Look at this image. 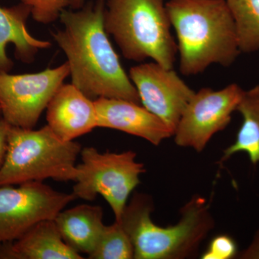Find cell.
Listing matches in <instances>:
<instances>
[{
    "mask_svg": "<svg viewBox=\"0 0 259 259\" xmlns=\"http://www.w3.org/2000/svg\"><path fill=\"white\" fill-rule=\"evenodd\" d=\"M105 0L76 11L64 10V28L52 37L67 58L71 83L93 100L122 99L141 105L139 93L121 64L104 25Z\"/></svg>",
    "mask_w": 259,
    "mask_h": 259,
    "instance_id": "obj_1",
    "label": "cell"
},
{
    "mask_svg": "<svg viewBox=\"0 0 259 259\" xmlns=\"http://www.w3.org/2000/svg\"><path fill=\"white\" fill-rule=\"evenodd\" d=\"M166 7L182 74L194 76L210 65L228 67L235 62L241 51L226 0H168Z\"/></svg>",
    "mask_w": 259,
    "mask_h": 259,
    "instance_id": "obj_2",
    "label": "cell"
},
{
    "mask_svg": "<svg viewBox=\"0 0 259 259\" xmlns=\"http://www.w3.org/2000/svg\"><path fill=\"white\" fill-rule=\"evenodd\" d=\"M152 199L146 194H134L120 221L134 246L136 259L192 258L214 228L207 201L195 195L181 209L175 226L162 227L151 218Z\"/></svg>",
    "mask_w": 259,
    "mask_h": 259,
    "instance_id": "obj_3",
    "label": "cell"
},
{
    "mask_svg": "<svg viewBox=\"0 0 259 259\" xmlns=\"http://www.w3.org/2000/svg\"><path fill=\"white\" fill-rule=\"evenodd\" d=\"M104 25L127 60L174 69L178 48L164 0H107Z\"/></svg>",
    "mask_w": 259,
    "mask_h": 259,
    "instance_id": "obj_4",
    "label": "cell"
},
{
    "mask_svg": "<svg viewBox=\"0 0 259 259\" xmlns=\"http://www.w3.org/2000/svg\"><path fill=\"white\" fill-rule=\"evenodd\" d=\"M81 144L59 139L49 125L39 130L10 126L8 148L0 168V186L52 179L76 182Z\"/></svg>",
    "mask_w": 259,
    "mask_h": 259,
    "instance_id": "obj_5",
    "label": "cell"
},
{
    "mask_svg": "<svg viewBox=\"0 0 259 259\" xmlns=\"http://www.w3.org/2000/svg\"><path fill=\"white\" fill-rule=\"evenodd\" d=\"M77 165L79 175L72 193L76 199L93 201L98 194L111 207L115 221H119L127 199L141 182L146 171L144 163L136 161V152L101 153L94 147H85Z\"/></svg>",
    "mask_w": 259,
    "mask_h": 259,
    "instance_id": "obj_6",
    "label": "cell"
},
{
    "mask_svg": "<svg viewBox=\"0 0 259 259\" xmlns=\"http://www.w3.org/2000/svg\"><path fill=\"white\" fill-rule=\"evenodd\" d=\"M70 76L65 62L32 74L0 73L2 117L14 127L32 129L64 80Z\"/></svg>",
    "mask_w": 259,
    "mask_h": 259,
    "instance_id": "obj_7",
    "label": "cell"
},
{
    "mask_svg": "<svg viewBox=\"0 0 259 259\" xmlns=\"http://www.w3.org/2000/svg\"><path fill=\"white\" fill-rule=\"evenodd\" d=\"M76 199L41 182L0 186V243L15 241L44 220H54Z\"/></svg>",
    "mask_w": 259,
    "mask_h": 259,
    "instance_id": "obj_8",
    "label": "cell"
},
{
    "mask_svg": "<svg viewBox=\"0 0 259 259\" xmlns=\"http://www.w3.org/2000/svg\"><path fill=\"white\" fill-rule=\"evenodd\" d=\"M244 92L233 83L220 90L204 88L194 93L174 133L177 146L202 152L213 136L229 125Z\"/></svg>",
    "mask_w": 259,
    "mask_h": 259,
    "instance_id": "obj_9",
    "label": "cell"
},
{
    "mask_svg": "<svg viewBox=\"0 0 259 259\" xmlns=\"http://www.w3.org/2000/svg\"><path fill=\"white\" fill-rule=\"evenodd\" d=\"M129 77L139 93L141 105L163 121L174 135L195 92L174 69L154 61L133 66Z\"/></svg>",
    "mask_w": 259,
    "mask_h": 259,
    "instance_id": "obj_10",
    "label": "cell"
},
{
    "mask_svg": "<svg viewBox=\"0 0 259 259\" xmlns=\"http://www.w3.org/2000/svg\"><path fill=\"white\" fill-rule=\"evenodd\" d=\"M97 127L117 130L159 146L173 133L142 105L122 99L100 97L95 100Z\"/></svg>",
    "mask_w": 259,
    "mask_h": 259,
    "instance_id": "obj_11",
    "label": "cell"
},
{
    "mask_svg": "<svg viewBox=\"0 0 259 259\" xmlns=\"http://www.w3.org/2000/svg\"><path fill=\"white\" fill-rule=\"evenodd\" d=\"M48 125L64 141H72L97 127L95 100L72 83H63L47 108Z\"/></svg>",
    "mask_w": 259,
    "mask_h": 259,
    "instance_id": "obj_12",
    "label": "cell"
},
{
    "mask_svg": "<svg viewBox=\"0 0 259 259\" xmlns=\"http://www.w3.org/2000/svg\"><path fill=\"white\" fill-rule=\"evenodd\" d=\"M30 15V8L21 3L9 8L0 6V73L10 72L14 66L7 54L8 44L14 45L15 59L25 64H31L39 51L52 46L29 32L26 25Z\"/></svg>",
    "mask_w": 259,
    "mask_h": 259,
    "instance_id": "obj_13",
    "label": "cell"
},
{
    "mask_svg": "<svg viewBox=\"0 0 259 259\" xmlns=\"http://www.w3.org/2000/svg\"><path fill=\"white\" fill-rule=\"evenodd\" d=\"M66 244L54 220L40 221L15 241L0 243V259H81Z\"/></svg>",
    "mask_w": 259,
    "mask_h": 259,
    "instance_id": "obj_14",
    "label": "cell"
},
{
    "mask_svg": "<svg viewBox=\"0 0 259 259\" xmlns=\"http://www.w3.org/2000/svg\"><path fill=\"white\" fill-rule=\"evenodd\" d=\"M54 221L65 243L79 254L93 251L105 226L103 209L91 204L64 209Z\"/></svg>",
    "mask_w": 259,
    "mask_h": 259,
    "instance_id": "obj_15",
    "label": "cell"
},
{
    "mask_svg": "<svg viewBox=\"0 0 259 259\" xmlns=\"http://www.w3.org/2000/svg\"><path fill=\"white\" fill-rule=\"evenodd\" d=\"M236 111L241 114L243 122L236 141L225 150L221 161L243 152L255 166L259 163V85L244 92Z\"/></svg>",
    "mask_w": 259,
    "mask_h": 259,
    "instance_id": "obj_16",
    "label": "cell"
},
{
    "mask_svg": "<svg viewBox=\"0 0 259 259\" xmlns=\"http://www.w3.org/2000/svg\"><path fill=\"white\" fill-rule=\"evenodd\" d=\"M236 25L241 53L259 51V0H226Z\"/></svg>",
    "mask_w": 259,
    "mask_h": 259,
    "instance_id": "obj_17",
    "label": "cell"
},
{
    "mask_svg": "<svg viewBox=\"0 0 259 259\" xmlns=\"http://www.w3.org/2000/svg\"><path fill=\"white\" fill-rule=\"evenodd\" d=\"M88 258H134V246L120 223L115 221L110 226L105 225Z\"/></svg>",
    "mask_w": 259,
    "mask_h": 259,
    "instance_id": "obj_18",
    "label": "cell"
},
{
    "mask_svg": "<svg viewBox=\"0 0 259 259\" xmlns=\"http://www.w3.org/2000/svg\"><path fill=\"white\" fill-rule=\"evenodd\" d=\"M29 7L37 23L49 25L60 19L63 10L71 7L74 0H20Z\"/></svg>",
    "mask_w": 259,
    "mask_h": 259,
    "instance_id": "obj_19",
    "label": "cell"
},
{
    "mask_svg": "<svg viewBox=\"0 0 259 259\" xmlns=\"http://www.w3.org/2000/svg\"><path fill=\"white\" fill-rule=\"evenodd\" d=\"M236 241L229 236L221 235L213 238L202 259H231L238 256Z\"/></svg>",
    "mask_w": 259,
    "mask_h": 259,
    "instance_id": "obj_20",
    "label": "cell"
},
{
    "mask_svg": "<svg viewBox=\"0 0 259 259\" xmlns=\"http://www.w3.org/2000/svg\"><path fill=\"white\" fill-rule=\"evenodd\" d=\"M10 126L11 125L8 124L3 117L0 118V168L3 166L5 156H6L8 133H9Z\"/></svg>",
    "mask_w": 259,
    "mask_h": 259,
    "instance_id": "obj_21",
    "label": "cell"
},
{
    "mask_svg": "<svg viewBox=\"0 0 259 259\" xmlns=\"http://www.w3.org/2000/svg\"><path fill=\"white\" fill-rule=\"evenodd\" d=\"M238 258L243 259H259V230L255 233L249 246L241 253H238Z\"/></svg>",
    "mask_w": 259,
    "mask_h": 259,
    "instance_id": "obj_22",
    "label": "cell"
},
{
    "mask_svg": "<svg viewBox=\"0 0 259 259\" xmlns=\"http://www.w3.org/2000/svg\"><path fill=\"white\" fill-rule=\"evenodd\" d=\"M84 5V0H74L71 8L74 10H79Z\"/></svg>",
    "mask_w": 259,
    "mask_h": 259,
    "instance_id": "obj_23",
    "label": "cell"
},
{
    "mask_svg": "<svg viewBox=\"0 0 259 259\" xmlns=\"http://www.w3.org/2000/svg\"><path fill=\"white\" fill-rule=\"evenodd\" d=\"M2 117V111H1V107H0V118Z\"/></svg>",
    "mask_w": 259,
    "mask_h": 259,
    "instance_id": "obj_24",
    "label": "cell"
}]
</instances>
